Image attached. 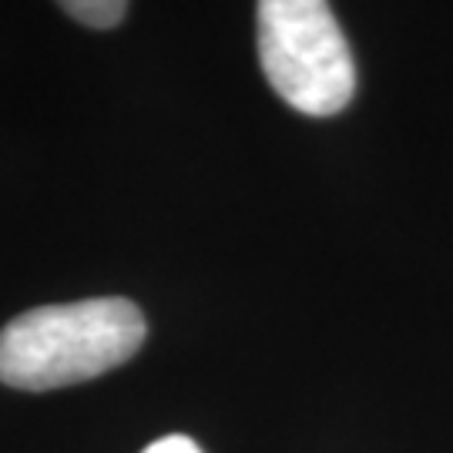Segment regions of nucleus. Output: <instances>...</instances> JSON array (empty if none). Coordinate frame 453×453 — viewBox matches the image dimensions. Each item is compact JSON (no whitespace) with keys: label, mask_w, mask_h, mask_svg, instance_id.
<instances>
[{"label":"nucleus","mask_w":453,"mask_h":453,"mask_svg":"<svg viewBox=\"0 0 453 453\" xmlns=\"http://www.w3.org/2000/svg\"><path fill=\"white\" fill-rule=\"evenodd\" d=\"M142 453H202V447L195 443L192 437H181V434H172V437L155 440L151 447H145Z\"/></svg>","instance_id":"20e7f679"},{"label":"nucleus","mask_w":453,"mask_h":453,"mask_svg":"<svg viewBox=\"0 0 453 453\" xmlns=\"http://www.w3.org/2000/svg\"><path fill=\"white\" fill-rule=\"evenodd\" d=\"M58 4L65 7L67 17H74L78 24H88V27H97V31L118 27L128 11V0H58Z\"/></svg>","instance_id":"7ed1b4c3"},{"label":"nucleus","mask_w":453,"mask_h":453,"mask_svg":"<svg viewBox=\"0 0 453 453\" xmlns=\"http://www.w3.org/2000/svg\"><path fill=\"white\" fill-rule=\"evenodd\" d=\"M262 74L289 108L333 118L357 95L353 50L326 0H259Z\"/></svg>","instance_id":"f03ea898"},{"label":"nucleus","mask_w":453,"mask_h":453,"mask_svg":"<svg viewBox=\"0 0 453 453\" xmlns=\"http://www.w3.org/2000/svg\"><path fill=\"white\" fill-rule=\"evenodd\" d=\"M145 333L142 309L121 296L27 309L0 329V383L27 393L74 387L128 363Z\"/></svg>","instance_id":"f257e3e1"}]
</instances>
